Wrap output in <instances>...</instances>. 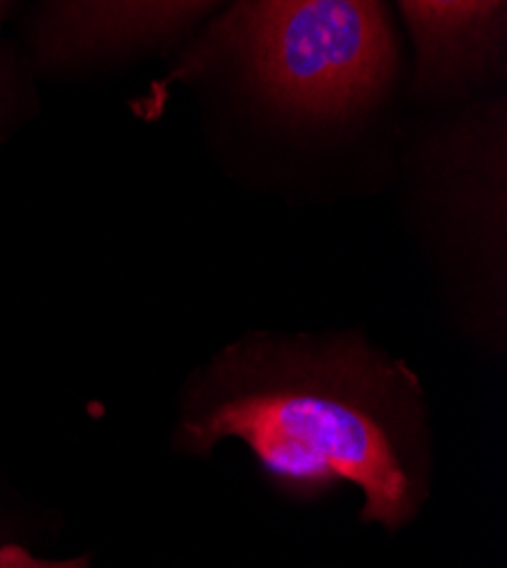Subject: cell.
Here are the masks:
<instances>
[{
  "instance_id": "6da1fadb",
  "label": "cell",
  "mask_w": 507,
  "mask_h": 568,
  "mask_svg": "<svg viewBox=\"0 0 507 568\" xmlns=\"http://www.w3.org/2000/svg\"><path fill=\"white\" fill-rule=\"evenodd\" d=\"M227 439L244 444L292 500L353 485L362 524L392 535L430 498L424 385L405 359L355 329L246 333L214 353L184 389L175 446L205 457Z\"/></svg>"
},
{
  "instance_id": "7a4b0ae2",
  "label": "cell",
  "mask_w": 507,
  "mask_h": 568,
  "mask_svg": "<svg viewBox=\"0 0 507 568\" xmlns=\"http://www.w3.org/2000/svg\"><path fill=\"white\" fill-rule=\"evenodd\" d=\"M233 60L275 116L335 125L372 112L400 73L392 10L374 0H260L214 19L192 67Z\"/></svg>"
},
{
  "instance_id": "3957f363",
  "label": "cell",
  "mask_w": 507,
  "mask_h": 568,
  "mask_svg": "<svg viewBox=\"0 0 507 568\" xmlns=\"http://www.w3.org/2000/svg\"><path fill=\"white\" fill-rule=\"evenodd\" d=\"M507 105L480 97L412 141L407 175L414 216L465 333L505 353Z\"/></svg>"
},
{
  "instance_id": "277c9868",
  "label": "cell",
  "mask_w": 507,
  "mask_h": 568,
  "mask_svg": "<svg viewBox=\"0 0 507 568\" xmlns=\"http://www.w3.org/2000/svg\"><path fill=\"white\" fill-rule=\"evenodd\" d=\"M412 43V99L422 105L471 103L505 80V3H398Z\"/></svg>"
},
{
  "instance_id": "5b68a950",
  "label": "cell",
  "mask_w": 507,
  "mask_h": 568,
  "mask_svg": "<svg viewBox=\"0 0 507 568\" xmlns=\"http://www.w3.org/2000/svg\"><path fill=\"white\" fill-rule=\"evenodd\" d=\"M219 3H94L55 6L49 21L53 53H99L151 45L192 32L219 12Z\"/></svg>"
},
{
  "instance_id": "8992f818",
  "label": "cell",
  "mask_w": 507,
  "mask_h": 568,
  "mask_svg": "<svg viewBox=\"0 0 507 568\" xmlns=\"http://www.w3.org/2000/svg\"><path fill=\"white\" fill-rule=\"evenodd\" d=\"M0 568H89L87 557L78 559H41L19 546H0Z\"/></svg>"
},
{
  "instance_id": "52a82bcc",
  "label": "cell",
  "mask_w": 507,
  "mask_h": 568,
  "mask_svg": "<svg viewBox=\"0 0 507 568\" xmlns=\"http://www.w3.org/2000/svg\"><path fill=\"white\" fill-rule=\"evenodd\" d=\"M3 8H6V6H0V14H3Z\"/></svg>"
}]
</instances>
